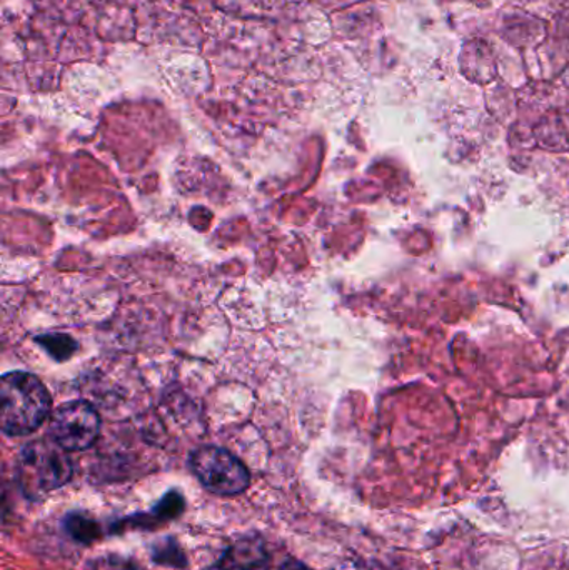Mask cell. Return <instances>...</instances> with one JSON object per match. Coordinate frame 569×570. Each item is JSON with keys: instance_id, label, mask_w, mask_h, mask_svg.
I'll list each match as a JSON object with an SVG mask.
<instances>
[{"instance_id": "1", "label": "cell", "mask_w": 569, "mask_h": 570, "mask_svg": "<svg viewBox=\"0 0 569 570\" xmlns=\"http://www.w3.org/2000/svg\"><path fill=\"white\" fill-rule=\"evenodd\" d=\"M52 411L46 385L29 372H7L0 381V425L7 435L37 431Z\"/></svg>"}, {"instance_id": "2", "label": "cell", "mask_w": 569, "mask_h": 570, "mask_svg": "<svg viewBox=\"0 0 569 570\" xmlns=\"http://www.w3.org/2000/svg\"><path fill=\"white\" fill-rule=\"evenodd\" d=\"M66 449L56 441H37L23 448L20 455V484L29 494L56 491L69 482L72 464Z\"/></svg>"}, {"instance_id": "3", "label": "cell", "mask_w": 569, "mask_h": 570, "mask_svg": "<svg viewBox=\"0 0 569 570\" xmlns=\"http://www.w3.org/2000/svg\"><path fill=\"white\" fill-rule=\"evenodd\" d=\"M190 469L204 488L214 494H241L251 481L246 465L236 455L214 445L197 449L190 455Z\"/></svg>"}, {"instance_id": "4", "label": "cell", "mask_w": 569, "mask_h": 570, "mask_svg": "<svg viewBox=\"0 0 569 570\" xmlns=\"http://www.w3.org/2000/svg\"><path fill=\"white\" fill-rule=\"evenodd\" d=\"M99 414L87 402H67L53 411L50 434L66 451H84L90 448L99 438Z\"/></svg>"}, {"instance_id": "5", "label": "cell", "mask_w": 569, "mask_h": 570, "mask_svg": "<svg viewBox=\"0 0 569 570\" xmlns=\"http://www.w3.org/2000/svg\"><path fill=\"white\" fill-rule=\"evenodd\" d=\"M220 570H267L269 554L256 538L241 539L227 549L219 562Z\"/></svg>"}, {"instance_id": "6", "label": "cell", "mask_w": 569, "mask_h": 570, "mask_svg": "<svg viewBox=\"0 0 569 570\" xmlns=\"http://www.w3.org/2000/svg\"><path fill=\"white\" fill-rule=\"evenodd\" d=\"M37 342L42 344L46 351H49L50 355L56 357L57 361L69 357L77 348L76 342L67 335H42V337H37Z\"/></svg>"}, {"instance_id": "7", "label": "cell", "mask_w": 569, "mask_h": 570, "mask_svg": "<svg viewBox=\"0 0 569 570\" xmlns=\"http://www.w3.org/2000/svg\"><path fill=\"white\" fill-rule=\"evenodd\" d=\"M92 570H136V568L129 564V562L106 558L102 561L96 562V566H92Z\"/></svg>"}, {"instance_id": "8", "label": "cell", "mask_w": 569, "mask_h": 570, "mask_svg": "<svg viewBox=\"0 0 569 570\" xmlns=\"http://www.w3.org/2000/svg\"><path fill=\"white\" fill-rule=\"evenodd\" d=\"M334 570H380L374 568V566L366 564V562L361 561H344L341 564H337Z\"/></svg>"}, {"instance_id": "9", "label": "cell", "mask_w": 569, "mask_h": 570, "mask_svg": "<svg viewBox=\"0 0 569 570\" xmlns=\"http://www.w3.org/2000/svg\"><path fill=\"white\" fill-rule=\"evenodd\" d=\"M281 570H311L307 569L306 566L300 564V562H287Z\"/></svg>"}]
</instances>
